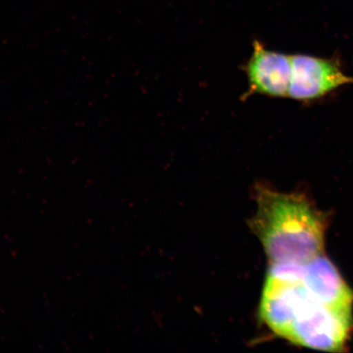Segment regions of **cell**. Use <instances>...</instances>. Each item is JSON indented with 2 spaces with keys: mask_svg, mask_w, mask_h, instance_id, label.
Segmentation results:
<instances>
[{
  "mask_svg": "<svg viewBox=\"0 0 353 353\" xmlns=\"http://www.w3.org/2000/svg\"><path fill=\"white\" fill-rule=\"evenodd\" d=\"M352 326V312L335 310L310 295L299 306L284 339L312 350L341 352Z\"/></svg>",
  "mask_w": 353,
  "mask_h": 353,
  "instance_id": "7a4b0ae2",
  "label": "cell"
},
{
  "mask_svg": "<svg viewBox=\"0 0 353 353\" xmlns=\"http://www.w3.org/2000/svg\"><path fill=\"white\" fill-rule=\"evenodd\" d=\"M290 99L307 103L353 83L337 60L303 54L290 55Z\"/></svg>",
  "mask_w": 353,
  "mask_h": 353,
  "instance_id": "3957f363",
  "label": "cell"
},
{
  "mask_svg": "<svg viewBox=\"0 0 353 353\" xmlns=\"http://www.w3.org/2000/svg\"><path fill=\"white\" fill-rule=\"evenodd\" d=\"M252 228L272 263H307L322 254L325 222L306 196L258 184Z\"/></svg>",
  "mask_w": 353,
  "mask_h": 353,
  "instance_id": "6da1fadb",
  "label": "cell"
},
{
  "mask_svg": "<svg viewBox=\"0 0 353 353\" xmlns=\"http://www.w3.org/2000/svg\"><path fill=\"white\" fill-rule=\"evenodd\" d=\"M304 284L316 301L335 310L352 312L353 292L323 254L304 264Z\"/></svg>",
  "mask_w": 353,
  "mask_h": 353,
  "instance_id": "5b68a950",
  "label": "cell"
},
{
  "mask_svg": "<svg viewBox=\"0 0 353 353\" xmlns=\"http://www.w3.org/2000/svg\"><path fill=\"white\" fill-rule=\"evenodd\" d=\"M248 79L249 90L243 95L245 99L254 94L269 98L288 97L291 81L290 55L268 50L255 39L250 59L242 66Z\"/></svg>",
  "mask_w": 353,
  "mask_h": 353,
  "instance_id": "277c9868",
  "label": "cell"
}]
</instances>
